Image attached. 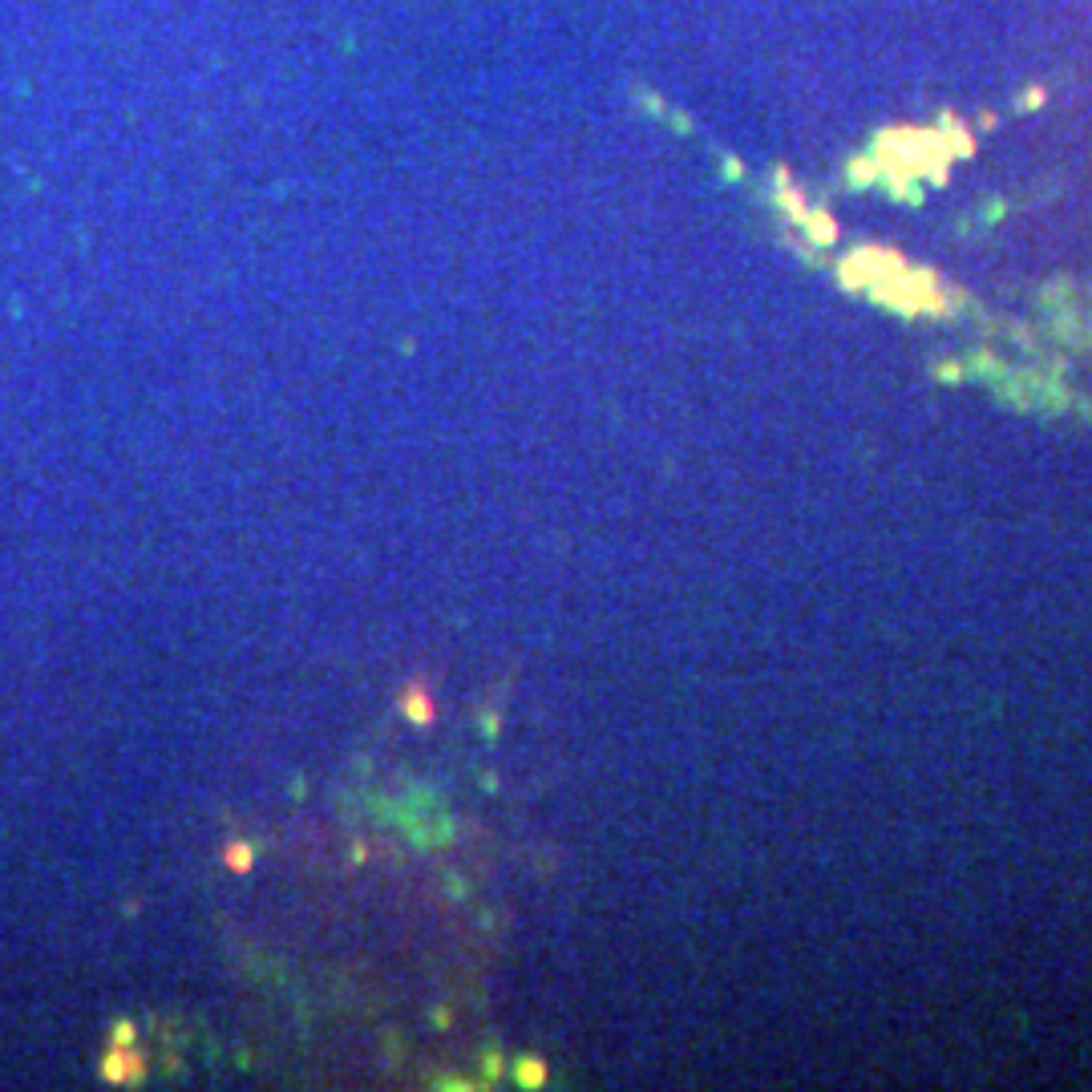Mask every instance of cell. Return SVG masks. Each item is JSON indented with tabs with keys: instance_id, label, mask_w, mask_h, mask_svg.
I'll use <instances>...</instances> for the list:
<instances>
[{
	"instance_id": "1",
	"label": "cell",
	"mask_w": 1092,
	"mask_h": 1092,
	"mask_svg": "<svg viewBox=\"0 0 1092 1092\" xmlns=\"http://www.w3.org/2000/svg\"><path fill=\"white\" fill-rule=\"evenodd\" d=\"M106 1076L110 1080H138L142 1076V1056L130 1052V1040H118L113 1052L106 1056Z\"/></svg>"
},
{
	"instance_id": "4",
	"label": "cell",
	"mask_w": 1092,
	"mask_h": 1092,
	"mask_svg": "<svg viewBox=\"0 0 1092 1092\" xmlns=\"http://www.w3.org/2000/svg\"><path fill=\"white\" fill-rule=\"evenodd\" d=\"M227 866L231 870H247L251 866V846H231L227 850Z\"/></svg>"
},
{
	"instance_id": "2",
	"label": "cell",
	"mask_w": 1092,
	"mask_h": 1092,
	"mask_svg": "<svg viewBox=\"0 0 1092 1092\" xmlns=\"http://www.w3.org/2000/svg\"><path fill=\"white\" fill-rule=\"evenodd\" d=\"M401 708H405V716L413 724H429V721H433V700H429L421 688H409L405 696H401Z\"/></svg>"
},
{
	"instance_id": "3",
	"label": "cell",
	"mask_w": 1092,
	"mask_h": 1092,
	"mask_svg": "<svg viewBox=\"0 0 1092 1092\" xmlns=\"http://www.w3.org/2000/svg\"><path fill=\"white\" fill-rule=\"evenodd\" d=\"M519 1080L526 1084V1089H530V1084H542V1080H546V1076H542V1064H538V1060H522V1064H519Z\"/></svg>"
}]
</instances>
